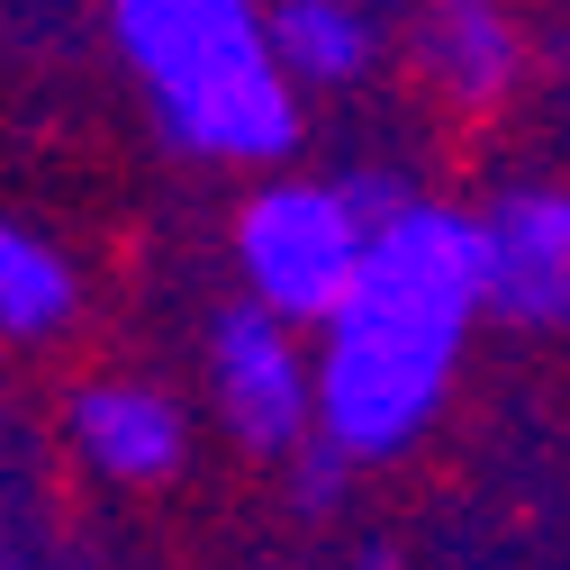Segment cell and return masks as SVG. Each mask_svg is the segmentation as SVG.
Masks as SVG:
<instances>
[{"label": "cell", "instance_id": "cell-5", "mask_svg": "<svg viewBox=\"0 0 570 570\" xmlns=\"http://www.w3.org/2000/svg\"><path fill=\"white\" fill-rule=\"evenodd\" d=\"M480 218V291L489 317L517 335H570V190L561 181H517Z\"/></svg>", "mask_w": 570, "mask_h": 570}, {"label": "cell", "instance_id": "cell-9", "mask_svg": "<svg viewBox=\"0 0 570 570\" xmlns=\"http://www.w3.org/2000/svg\"><path fill=\"white\" fill-rule=\"evenodd\" d=\"M82 317V272L55 236L37 227H0V335L10 344H55Z\"/></svg>", "mask_w": 570, "mask_h": 570}, {"label": "cell", "instance_id": "cell-6", "mask_svg": "<svg viewBox=\"0 0 570 570\" xmlns=\"http://www.w3.org/2000/svg\"><path fill=\"white\" fill-rule=\"evenodd\" d=\"M63 453L100 489H164L190 462V416L155 381H82L63 399Z\"/></svg>", "mask_w": 570, "mask_h": 570}, {"label": "cell", "instance_id": "cell-2", "mask_svg": "<svg viewBox=\"0 0 570 570\" xmlns=\"http://www.w3.org/2000/svg\"><path fill=\"white\" fill-rule=\"evenodd\" d=\"M109 46L136 73L173 155L236 173L291 164L308 91L281 73L263 0H109Z\"/></svg>", "mask_w": 570, "mask_h": 570}, {"label": "cell", "instance_id": "cell-1", "mask_svg": "<svg viewBox=\"0 0 570 570\" xmlns=\"http://www.w3.org/2000/svg\"><path fill=\"white\" fill-rule=\"evenodd\" d=\"M489 317L480 291V218L444 199H399L353 299L317 335V435L344 462H399L444 416L462 344Z\"/></svg>", "mask_w": 570, "mask_h": 570}, {"label": "cell", "instance_id": "cell-3", "mask_svg": "<svg viewBox=\"0 0 570 570\" xmlns=\"http://www.w3.org/2000/svg\"><path fill=\"white\" fill-rule=\"evenodd\" d=\"M407 199V181L390 173H344V181H308V173H263L236 208V281L245 299L326 326L353 281H363L381 218Z\"/></svg>", "mask_w": 570, "mask_h": 570}, {"label": "cell", "instance_id": "cell-4", "mask_svg": "<svg viewBox=\"0 0 570 570\" xmlns=\"http://www.w3.org/2000/svg\"><path fill=\"white\" fill-rule=\"evenodd\" d=\"M199 372H208V407L227 416V435L254 462L291 471L317 444V335L299 317L263 299H227L199 335Z\"/></svg>", "mask_w": 570, "mask_h": 570}, {"label": "cell", "instance_id": "cell-7", "mask_svg": "<svg viewBox=\"0 0 570 570\" xmlns=\"http://www.w3.org/2000/svg\"><path fill=\"white\" fill-rule=\"evenodd\" d=\"M407 63L435 109L489 118V109H508V91L525 73V28L508 0H425L407 28Z\"/></svg>", "mask_w": 570, "mask_h": 570}, {"label": "cell", "instance_id": "cell-8", "mask_svg": "<svg viewBox=\"0 0 570 570\" xmlns=\"http://www.w3.org/2000/svg\"><path fill=\"white\" fill-rule=\"evenodd\" d=\"M272 46L299 91H353L381 63V19L363 0H272Z\"/></svg>", "mask_w": 570, "mask_h": 570}]
</instances>
